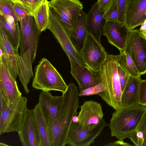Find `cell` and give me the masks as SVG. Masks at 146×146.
I'll use <instances>...</instances> for the list:
<instances>
[{
  "label": "cell",
  "instance_id": "obj_4",
  "mask_svg": "<svg viewBox=\"0 0 146 146\" xmlns=\"http://www.w3.org/2000/svg\"><path fill=\"white\" fill-rule=\"evenodd\" d=\"M32 86L36 89L43 91H57L62 94L68 87L57 70L44 58L39 62L35 68Z\"/></svg>",
  "mask_w": 146,
  "mask_h": 146
},
{
  "label": "cell",
  "instance_id": "obj_17",
  "mask_svg": "<svg viewBox=\"0 0 146 146\" xmlns=\"http://www.w3.org/2000/svg\"><path fill=\"white\" fill-rule=\"evenodd\" d=\"M146 0H130L126 5L124 25L129 30H133L141 25L146 17Z\"/></svg>",
  "mask_w": 146,
  "mask_h": 146
},
{
  "label": "cell",
  "instance_id": "obj_27",
  "mask_svg": "<svg viewBox=\"0 0 146 146\" xmlns=\"http://www.w3.org/2000/svg\"><path fill=\"white\" fill-rule=\"evenodd\" d=\"M117 57L122 63L130 75L133 76L140 75L134 62L128 53L123 50L120 51V54Z\"/></svg>",
  "mask_w": 146,
  "mask_h": 146
},
{
  "label": "cell",
  "instance_id": "obj_37",
  "mask_svg": "<svg viewBox=\"0 0 146 146\" xmlns=\"http://www.w3.org/2000/svg\"><path fill=\"white\" fill-rule=\"evenodd\" d=\"M137 130L143 133L146 146V111L142 117Z\"/></svg>",
  "mask_w": 146,
  "mask_h": 146
},
{
  "label": "cell",
  "instance_id": "obj_32",
  "mask_svg": "<svg viewBox=\"0 0 146 146\" xmlns=\"http://www.w3.org/2000/svg\"><path fill=\"white\" fill-rule=\"evenodd\" d=\"M13 8L15 15L18 21L27 16L32 15L29 9L20 4L13 3Z\"/></svg>",
  "mask_w": 146,
  "mask_h": 146
},
{
  "label": "cell",
  "instance_id": "obj_2",
  "mask_svg": "<svg viewBox=\"0 0 146 146\" xmlns=\"http://www.w3.org/2000/svg\"><path fill=\"white\" fill-rule=\"evenodd\" d=\"M117 64V55L107 54L99 71L101 82L104 84L106 90L98 95L108 105L115 110L121 108L122 94Z\"/></svg>",
  "mask_w": 146,
  "mask_h": 146
},
{
  "label": "cell",
  "instance_id": "obj_24",
  "mask_svg": "<svg viewBox=\"0 0 146 146\" xmlns=\"http://www.w3.org/2000/svg\"><path fill=\"white\" fill-rule=\"evenodd\" d=\"M20 56V73L18 76L25 91L27 94H28L29 92L28 87V84L33 76L32 68L33 64L30 50H28L23 54Z\"/></svg>",
  "mask_w": 146,
  "mask_h": 146
},
{
  "label": "cell",
  "instance_id": "obj_40",
  "mask_svg": "<svg viewBox=\"0 0 146 146\" xmlns=\"http://www.w3.org/2000/svg\"><path fill=\"white\" fill-rule=\"evenodd\" d=\"M104 146H132L129 143L124 142L123 140L119 139L114 142L104 145Z\"/></svg>",
  "mask_w": 146,
  "mask_h": 146
},
{
  "label": "cell",
  "instance_id": "obj_41",
  "mask_svg": "<svg viewBox=\"0 0 146 146\" xmlns=\"http://www.w3.org/2000/svg\"><path fill=\"white\" fill-rule=\"evenodd\" d=\"M13 3H17L29 8L27 0H10Z\"/></svg>",
  "mask_w": 146,
  "mask_h": 146
},
{
  "label": "cell",
  "instance_id": "obj_29",
  "mask_svg": "<svg viewBox=\"0 0 146 146\" xmlns=\"http://www.w3.org/2000/svg\"><path fill=\"white\" fill-rule=\"evenodd\" d=\"M13 6V3L10 0H0V15L3 16H12L17 20L15 15Z\"/></svg>",
  "mask_w": 146,
  "mask_h": 146
},
{
  "label": "cell",
  "instance_id": "obj_34",
  "mask_svg": "<svg viewBox=\"0 0 146 146\" xmlns=\"http://www.w3.org/2000/svg\"><path fill=\"white\" fill-rule=\"evenodd\" d=\"M139 105L146 107V79L142 80L140 83Z\"/></svg>",
  "mask_w": 146,
  "mask_h": 146
},
{
  "label": "cell",
  "instance_id": "obj_36",
  "mask_svg": "<svg viewBox=\"0 0 146 146\" xmlns=\"http://www.w3.org/2000/svg\"><path fill=\"white\" fill-rule=\"evenodd\" d=\"M114 0H98V3L99 10L103 13L112 4Z\"/></svg>",
  "mask_w": 146,
  "mask_h": 146
},
{
  "label": "cell",
  "instance_id": "obj_12",
  "mask_svg": "<svg viewBox=\"0 0 146 146\" xmlns=\"http://www.w3.org/2000/svg\"><path fill=\"white\" fill-rule=\"evenodd\" d=\"M18 133L23 146H41L33 109H27L25 111Z\"/></svg>",
  "mask_w": 146,
  "mask_h": 146
},
{
  "label": "cell",
  "instance_id": "obj_20",
  "mask_svg": "<svg viewBox=\"0 0 146 146\" xmlns=\"http://www.w3.org/2000/svg\"><path fill=\"white\" fill-rule=\"evenodd\" d=\"M141 76L129 75L126 85L122 92L121 108L139 105V88L142 80Z\"/></svg>",
  "mask_w": 146,
  "mask_h": 146
},
{
  "label": "cell",
  "instance_id": "obj_11",
  "mask_svg": "<svg viewBox=\"0 0 146 146\" xmlns=\"http://www.w3.org/2000/svg\"><path fill=\"white\" fill-rule=\"evenodd\" d=\"M108 124L103 119L96 127L83 128L72 122L68 132L67 145L70 146H89L102 133Z\"/></svg>",
  "mask_w": 146,
  "mask_h": 146
},
{
  "label": "cell",
  "instance_id": "obj_45",
  "mask_svg": "<svg viewBox=\"0 0 146 146\" xmlns=\"http://www.w3.org/2000/svg\"><path fill=\"white\" fill-rule=\"evenodd\" d=\"M0 146H8L7 144H4V143H0Z\"/></svg>",
  "mask_w": 146,
  "mask_h": 146
},
{
  "label": "cell",
  "instance_id": "obj_25",
  "mask_svg": "<svg viewBox=\"0 0 146 146\" xmlns=\"http://www.w3.org/2000/svg\"><path fill=\"white\" fill-rule=\"evenodd\" d=\"M41 146H50L48 127L38 103L33 109Z\"/></svg>",
  "mask_w": 146,
  "mask_h": 146
},
{
  "label": "cell",
  "instance_id": "obj_33",
  "mask_svg": "<svg viewBox=\"0 0 146 146\" xmlns=\"http://www.w3.org/2000/svg\"><path fill=\"white\" fill-rule=\"evenodd\" d=\"M128 138L133 142L135 145L145 146L143 133L140 131L137 130L133 132Z\"/></svg>",
  "mask_w": 146,
  "mask_h": 146
},
{
  "label": "cell",
  "instance_id": "obj_19",
  "mask_svg": "<svg viewBox=\"0 0 146 146\" xmlns=\"http://www.w3.org/2000/svg\"><path fill=\"white\" fill-rule=\"evenodd\" d=\"M129 30L118 21H108L106 22L102 33L109 42L120 52L124 49Z\"/></svg>",
  "mask_w": 146,
  "mask_h": 146
},
{
  "label": "cell",
  "instance_id": "obj_10",
  "mask_svg": "<svg viewBox=\"0 0 146 146\" xmlns=\"http://www.w3.org/2000/svg\"><path fill=\"white\" fill-rule=\"evenodd\" d=\"M49 13L50 24L48 29L58 40L68 59L86 66L80 52L75 47L67 33L50 8Z\"/></svg>",
  "mask_w": 146,
  "mask_h": 146
},
{
  "label": "cell",
  "instance_id": "obj_46",
  "mask_svg": "<svg viewBox=\"0 0 146 146\" xmlns=\"http://www.w3.org/2000/svg\"><path fill=\"white\" fill-rule=\"evenodd\" d=\"M130 0H126V5L127 3Z\"/></svg>",
  "mask_w": 146,
  "mask_h": 146
},
{
  "label": "cell",
  "instance_id": "obj_23",
  "mask_svg": "<svg viewBox=\"0 0 146 146\" xmlns=\"http://www.w3.org/2000/svg\"><path fill=\"white\" fill-rule=\"evenodd\" d=\"M88 33L87 15L82 10L79 15L75 31L70 36L74 45L80 52L83 47Z\"/></svg>",
  "mask_w": 146,
  "mask_h": 146
},
{
  "label": "cell",
  "instance_id": "obj_38",
  "mask_svg": "<svg viewBox=\"0 0 146 146\" xmlns=\"http://www.w3.org/2000/svg\"><path fill=\"white\" fill-rule=\"evenodd\" d=\"M0 112L9 107L8 102L4 93L0 89Z\"/></svg>",
  "mask_w": 146,
  "mask_h": 146
},
{
  "label": "cell",
  "instance_id": "obj_30",
  "mask_svg": "<svg viewBox=\"0 0 146 146\" xmlns=\"http://www.w3.org/2000/svg\"><path fill=\"white\" fill-rule=\"evenodd\" d=\"M117 71L122 92L126 85L130 75L117 58Z\"/></svg>",
  "mask_w": 146,
  "mask_h": 146
},
{
  "label": "cell",
  "instance_id": "obj_7",
  "mask_svg": "<svg viewBox=\"0 0 146 146\" xmlns=\"http://www.w3.org/2000/svg\"><path fill=\"white\" fill-rule=\"evenodd\" d=\"M27 99L22 96L8 107L0 112V135L5 132H19L24 113L27 110Z\"/></svg>",
  "mask_w": 146,
  "mask_h": 146
},
{
  "label": "cell",
  "instance_id": "obj_44",
  "mask_svg": "<svg viewBox=\"0 0 146 146\" xmlns=\"http://www.w3.org/2000/svg\"><path fill=\"white\" fill-rule=\"evenodd\" d=\"M78 117L77 115L73 117L72 119V122L74 123H78Z\"/></svg>",
  "mask_w": 146,
  "mask_h": 146
},
{
  "label": "cell",
  "instance_id": "obj_8",
  "mask_svg": "<svg viewBox=\"0 0 146 146\" xmlns=\"http://www.w3.org/2000/svg\"><path fill=\"white\" fill-rule=\"evenodd\" d=\"M127 52L134 62L139 74L146 73V40L139 30H129L124 50Z\"/></svg>",
  "mask_w": 146,
  "mask_h": 146
},
{
  "label": "cell",
  "instance_id": "obj_6",
  "mask_svg": "<svg viewBox=\"0 0 146 146\" xmlns=\"http://www.w3.org/2000/svg\"><path fill=\"white\" fill-rule=\"evenodd\" d=\"M19 21L20 24L19 54L23 55L29 50L33 64L36 56L41 33L38 28L34 17L32 15L27 16Z\"/></svg>",
  "mask_w": 146,
  "mask_h": 146
},
{
  "label": "cell",
  "instance_id": "obj_13",
  "mask_svg": "<svg viewBox=\"0 0 146 146\" xmlns=\"http://www.w3.org/2000/svg\"><path fill=\"white\" fill-rule=\"evenodd\" d=\"M64 95L54 96L49 91L40 93L38 103L48 127L57 118L62 106Z\"/></svg>",
  "mask_w": 146,
  "mask_h": 146
},
{
  "label": "cell",
  "instance_id": "obj_18",
  "mask_svg": "<svg viewBox=\"0 0 146 146\" xmlns=\"http://www.w3.org/2000/svg\"><path fill=\"white\" fill-rule=\"evenodd\" d=\"M0 89L6 96L9 106L22 96L16 80L10 74L4 62L0 60Z\"/></svg>",
  "mask_w": 146,
  "mask_h": 146
},
{
  "label": "cell",
  "instance_id": "obj_21",
  "mask_svg": "<svg viewBox=\"0 0 146 146\" xmlns=\"http://www.w3.org/2000/svg\"><path fill=\"white\" fill-rule=\"evenodd\" d=\"M103 14L99 10L96 2L93 5L87 14L88 32L100 42L106 22L103 17Z\"/></svg>",
  "mask_w": 146,
  "mask_h": 146
},
{
  "label": "cell",
  "instance_id": "obj_22",
  "mask_svg": "<svg viewBox=\"0 0 146 146\" xmlns=\"http://www.w3.org/2000/svg\"><path fill=\"white\" fill-rule=\"evenodd\" d=\"M0 28L3 30L13 46L18 50L20 37L18 21L10 16L4 18L0 15Z\"/></svg>",
  "mask_w": 146,
  "mask_h": 146
},
{
  "label": "cell",
  "instance_id": "obj_9",
  "mask_svg": "<svg viewBox=\"0 0 146 146\" xmlns=\"http://www.w3.org/2000/svg\"><path fill=\"white\" fill-rule=\"evenodd\" d=\"M80 53L85 65L96 72L99 71L107 54L100 42L88 32Z\"/></svg>",
  "mask_w": 146,
  "mask_h": 146
},
{
  "label": "cell",
  "instance_id": "obj_47",
  "mask_svg": "<svg viewBox=\"0 0 146 146\" xmlns=\"http://www.w3.org/2000/svg\"><path fill=\"white\" fill-rule=\"evenodd\" d=\"M41 0L42 1H43L44 0Z\"/></svg>",
  "mask_w": 146,
  "mask_h": 146
},
{
  "label": "cell",
  "instance_id": "obj_43",
  "mask_svg": "<svg viewBox=\"0 0 146 146\" xmlns=\"http://www.w3.org/2000/svg\"><path fill=\"white\" fill-rule=\"evenodd\" d=\"M146 29V19H145L144 23L141 25L139 30H144Z\"/></svg>",
  "mask_w": 146,
  "mask_h": 146
},
{
  "label": "cell",
  "instance_id": "obj_42",
  "mask_svg": "<svg viewBox=\"0 0 146 146\" xmlns=\"http://www.w3.org/2000/svg\"><path fill=\"white\" fill-rule=\"evenodd\" d=\"M139 31L141 36L146 40V29L144 30H139Z\"/></svg>",
  "mask_w": 146,
  "mask_h": 146
},
{
  "label": "cell",
  "instance_id": "obj_15",
  "mask_svg": "<svg viewBox=\"0 0 146 146\" xmlns=\"http://www.w3.org/2000/svg\"><path fill=\"white\" fill-rule=\"evenodd\" d=\"M103 116L100 103L93 100L86 101L80 107L78 123L83 128H94L101 123Z\"/></svg>",
  "mask_w": 146,
  "mask_h": 146
},
{
  "label": "cell",
  "instance_id": "obj_16",
  "mask_svg": "<svg viewBox=\"0 0 146 146\" xmlns=\"http://www.w3.org/2000/svg\"><path fill=\"white\" fill-rule=\"evenodd\" d=\"M69 59L71 68L70 72L78 83L80 91L101 82L99 72H95L71 59Z\"/></svg>",
  "mask_w": 146,
  "mask_h": 146
},
{
  "label": "cell",
  "instance_id": "obj_3",
  "mask_svg": "<svg viewBox=\"0 0 146 146\" xmlns=\"http://www.w3.org/2000/svg\"><path fill=\"white\" fill-rule=\"evenodd\" d=\"M146 111L140 105L121 108L112 114L109 125L112 137L123 140L136 131Z\"/></svg>",
  "mask_w": 146,
  "mask_h": 146
},
{
  "label": "cell",
  "instance_id": "obj_31",
  "mask_svg": "<svg viewBox=\"0 0 146 146\" xmlns=\"http://www.w3.org/2000/svg\"><path fill=\"white\" fill-rule=\"evenodd\" d=\"M106 90L104 84L101 82L97 85L87 88L80 92L78 94L79 96H91L98 95L100 93Z\"/></svg>",
  "mask_w": 146,
  "mask_h": 146
},
{
  "label": "cell",
  "instance_id": "obj_1",
  "mask_svg": "<svg viewBox=\"0 0 146 146\" xmlns=\"http://www.w3.org/2000/svg\"><path fill=\"white\" fill-rule=\"evenodd\" d=\"M79 91L73 83L68 85L62 94L63 103L54 122L48 127L50 146H64L67 145L70 128L74 116L77 115L79 106Z\"/></svg>",
  "mask_w": 146,
  "mask_h": 146
},
{
  "label": "cell",
  "instance_id": "obj_5",
  "mask_svg": "<svg viewBox=\"0 0 146 146\" xmlns=\"http://www.w3.org/2000/svg\"><path fill=\"white\" fill-rule=\"evenodd\" d=\"M50 9L70 36L75 31L79 15L83 8L79 0H51Z\"/></svg>",
  "mask_w": 146,
  "mask_h": 146
},
{
  "label": "cell",
  "instance_id": "obj_14",
  "mask_svg": "<svg viewBox=\"0 0 146 146\" xmlns=\"http://www.w3.org/2000/svg\"><path fill=\"white\" fill-rule=\"evenodd\" d=\"M0 49L3 55L0 56L2 60L7 66L13 78L16 80L20 73V56L18 50L12 46L2 29L0 28Z\"/></svg>",
  "mask_w": 146,
  "mask_h": 146
},
{
  "label": "cell",
  "instance_id": "obj_39",
  "mask_svg": "<svg viewBox=\"0 0 146 146\" xmlns=\"http://www.w3.org/2000/svg\"><path fill=\"white\" fill-rule=\"evenodd\" d=\"M43 1L41 0H27L29 7L31 11L32 16Z\"/></svg>",
  "mask_w": 146,
  "mask_h": 146
},
{
  "label": "cell",
  "instance_id": "obj_35",
  "mask_svg": "<svg viewBox=\"0 0 146 146\" xmlns=\"http://www.w3.org/2000/svg\"><path fill=\"white\" fill-rule=\"evenodd\" d=\"M119 15L118 22L124 25L126 8V0H118Z\"/></svg>",
  "mask_w": 146,
  "mask_h": 146
},
{
  "label": "cell",
  "instance_id": "obj_28",
  "mask_svg": "<svg viewBox=\"0 0 146 146\" xmlns=\"http://www.w3.org/2000/svg\"><path fill=\"white\" fill-rule=\"evenodd\" d=\"M118 0H114L104 12L103 17L106 22L118 21L119 15Z\"/></svg>",
  "mask_w": 146,
  "mask_h": 146
},
{
  "label": "cell",
  "instance_id": "obj_26",
  "mask_svg": "<svg viewBox=\"0 0 146 146\" xmlns=\"http://www.w3.org/2000/svg\"><path fill=\"white\" fill-rule=\"evenodd\" d=\"M40 32L48 29L50 24L49 7L47 0H44L33 15Z\"/></svg>",
  "mask_w": 146,
  "mask_h": 146
}]
</instances>
